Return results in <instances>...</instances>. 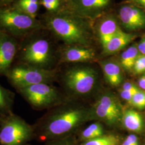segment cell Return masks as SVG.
I'll use <instances>...</instances> for the list:
<instances>
[{"mask_svg": "<svg viewBox=\"0 0 145 145\" xmlns=\"http://www.w3.org/2000/svg\"><path fill=\"white\" fill-rule=\"evenodd\" d=\"M103 134V129L102 125L99 123H95L90 125L85 129L82 134V138L84 140H91L99 137Z\"/></svg>", "mask_w": 145, "mask_h": 145, "instance_id": "ffe728a7", "label": "cell"}, {"mask_svg": "<svg viewBox=\"0 0 145 145\" xmlns=\"http://www.w3.org/2000/svg\"><path fill=\"white\" fill-rule=\"evenodd\" d=\"M95 53L93 49L84 46H74L66 48L62 53L64 62H86L93 60Z\"/></svg>", "mask_w": 145, "mask_h": 145, "instance_id": "4fadbf2b", "label": "cell"}, {"mask_svg": "<svg viewBox=\"0 0 145 145\" xmlns=\"http://www.w3.org/2000/svg\"><path fill=\"white\" fill-rule=\"evenodd\" d=\"M120 30L118 22L114 17L109 16L104 18L100 22L97 28L99 37L103 47Z\"/></svg>", "mask_w": 145, "mask_h": 145, "instance_id": "9a60e30c", "label": "cell"}, {"mask_svg": "<svg viewBox=\"0 0 145 145\" xmlns=\"http://www.w3.org/2000/svg\"><path fill=\"white\" fill-rule=\"evenodd\" d=\"M122 121L126 129L139 133L144 128V121L141 114L133 110H128L124 112Z\"/></svg>", "mask_w": 145, "mask_h": 145, "instance_id": "e0dca14e", "label": "cell"}, {"mask_svg": "<svg viewBox=\"0 0 145 145\" xmlns=\"http://www.w3.org/2000/svg\"><path fill=\"white\" fill-rule=\"evenodd\" d=\"M137 46L140 54L145 55V35L141 38Z\"/></svg>", "mask_w": 145, "mask_h": 145, "instance_id": "f546056e", "label": "cell"}, {"mask_svg": "<svg viewBox=\"0 0 145 145\" xmlns=\"http://www.w3.org/2000/svg\"><path fill=\"white\" fill-rule=\"evenodd\" d=\"M135 93H136L122 89L120 91V95L122 97V99H124L128 102H129L131 99L133 97V96L135 95Z\"/></svg>", "mask_w": 145, "mask_h": 145, "instance_id": "83f0119b", "label": "cell"}, {"mask_svg": "<svg viewBox=\"0 0 145 145\" xmlns=\"http://www.w3.org/2000/svg\"><path fill=\"white\" fill-rule=\"evenodd\" d=\"M1 0H0V3H1Z\"/></svg>", "mask_w": 145, "mask_h": 145, "instance_id": "836d02e7", "label": "cell"}, {"mask_svg": "<svg viewBox=\"0 0 145 145\" xmlns=\"http://www.w3.org/2000/svg\"><path fill=\"white\" fill-rule=\"evenodd\" d=\"M83 18L74 12H60L51 15L47 21L48 28L68 45L88 44L90 28Z\"/></svg>", "mask_w": 145, "mask_h": 145, "instance_id": "6da1fadb", "label": "cell"}, {"mask_svg": "<svg viewBox=\"0 0 145 145\" xmlns=\"http://www.w3.org/2000/svg\"><path fill=\"white\" fill-rule=\"evenodd\" d=\"M135 38V35L120 30L103 47L104 53L106 54H112L119 52L132 42Z\"/></svg>", "mask_w": 145, "mask_h": 145, "instance_id": "5bb4252c", "label": "cell"}, {"mask_svg": "<svg viewBox=\"0 0 145 145\" xmlns=\"http://www.w3.org/2000/svg\"><path fill=\"white\" fill-rule=\"evenodd\" d=\"M101 65L108 82L112 86H118L123 80V74L119 65L114 61H104Z\"/></svg>", "mask_w": 145, "mask_h": 145, "instance_id": "2e32d148", "label": "cell"}, {"mask_svg": "<svg viewBox=\"0 0 145 145\" xmlns=\"http://www.w3.org/2000/svg\"><path fill=\"white\" fill-rule=\"evenodd\" d=\"M133 70L136 74L145 72V55L139 54L135 62Z\"/></svg>", "mask_w": 145, "mask_h": 145, "instance_id": "d4e9b609", "label": "cell"}, {"mask_svg": "<svg viewBox=\"0 0 145 145\" xmlns=\"http://www.w3.org/2000/svg\"><path fill=\"white\" fill-rule=\"evenodd\" d=\"M0 26L12 35L19 36L38 30L42 25L36 18L13 8L0 9Z\"/></svg>", "mask_w": 145, "mask_h": 145, "instance_id": "3957f363", "label": "cell"}, {"mask_svg": "<svg viewBox=\"0 0 145 145\" xmlns=\"http://www.w3.org/2000/svg\"><path fill=\"white\" fill-rule=\"evenodd\" d=\"M11 82L17 89L40 83H48L55 78L56 72L47 68L26 65L17 66L7 74Z\"/></svg>", "mask_w": 145, "mask_h": 145, "instance_id": "277c9868", "label": "cell"}, {"mask_svg": "<svg viewBox=\"0 0 145 145\" xmlns=\"http://www.w3.org/2000/svg\"><path fill=\"white\" fill-rule=\"evenodd\" d=\"M33 130L30 125L17 116L5 119L0 129L1 145H23L32 137Z\"/></svg>", "mask_w": 145, "mask_h": 145, "instance_id": "5b68a950", "label": "cell"}, {"mask_svg": "<svg viewBox=\"0 0 145 145\" xmlns=\"http://www.w3.org/2000/svg\"><path fill=\"white\" fill-rule=\"evenodd\" d=\"M122 145H139L138 138L135 135H129L124 141Z\"/></svg>", "mask_w": 145, "mask_h": 145, "instance_id": "484cf974", "label": "cell"}, {"mask_svg": "<svg viewBox=\"0 0 145 145\" xmlns=\"http://www.w3.org/2000/svg\"><path fill=\"white\" fill-rule=\"evenodd\" d=\"M137 44H133L123 52L120 56V63L125 69H133L135 62L139 55Z\"/></svg>", "mask_w": 145, "mask_h": 145, "instance_id": "ac0fdd59", "label": "cell"}, {"mask_svg": "<svg viewBox=\"0 0 145 145\" xmlns=\"http://www.w3.org/2000/svg\"><path fill=\"white\" fill-rule=\"evenodd\" d=\"M87 112L82 109L72 108L59 111L51 116L45 126L47 137H56L74 130L87 117Z\"/></svg>", "mask_w": 145, "mask_h": 145, "instance_id": "7a4b0ae2", "label": "cell"}, {"mask_svg": "<svg viewBox=\"0 0 145 145\" xmlns=\"http://www.w3.org/2000/svg\"><path fill=\"white\" fill-rule=\"evenodd\" d=\"M18 90L32 106L37 108L50 106L59 99L57 90L48 83L37 84Z\"/></svg>", "mask_w": 145, "mask_h": 145, "instance_id": "52a82bcc", "label": "cell"}, {"mask_svg": "<svg viewBox=\"0 0 145 145\" xmlns=\"http://www.w3.org/2000/svg\"><path fill=\"white\" fill-rule=\"evenodd\" d=\"M51 57L50 43L45 39H37L30 42L22 53V60L24 65L42 68H46Z\"/></svg>", "mask_w": 145, "mask_h": 145, "instance_id": "ba28073f", "label": "cell"}, {"mask_svg": "<svg viewBox=\"0 0 145 145\" xmlns=\"http://www.w3.org/2000/svg\"><path fill=\"white\" fill-rule=\"evenodd\" d=\"M122 88H123L122 89L123 90H127V91L135 93H137L140 90V89L138 88L135 84L131 83V82H125L124 83Z\"/></svg>", "mask_w": 145, "mask_h": 145, "instance_id": "4316f807", "label": "cell"}, {"mask_svg": "<svg viewBox=\"0 0 145 145\" xmlns=\"http://www.w3.org/2000/svg\"><path fill=\"white\" fill-rule=\"evenodd\" d=\"M14 1H15V0H1V3L3 4V5H7Z\"/></svg>", "mask_w": 145, "mask_h": 145, "instance_id": "1f68e13d", "label": "cell"}, {"mask_svg": "<svg viewBox=\"0 0 145 145\" xmlns=\"http://www.w3.org/2000/svg\"><path fill=\"white\" fill-rule=\"evenodd\" d=\"M54 145H71L70 144H69L67 142H59L57 144Z\"/></svg>", "mask_w": 145, "mask_h": 145, "instance_id": "d6a6232c", "label": "cell"}, {"mask_svg": "<svg viewBox=\"0 0 145 145\" xmlns=\"http://www.w3.org/2000/svg\"><path fill=\"white\" fill-rule=\"evenodd\" d=\"M119 139L114 135H102L91 140H88L83 145H117Z\"/></svg>", "mask_w": 145, "mask_h": 145, "instance_id": "44dd1931", "label": "cell"}, {"mask_svg": "<svg viewBox=\"0 0 145 145\" xmlns=\"http://www.w3.org/2000/svg\"><path fill=\"white\" fill-rule=\"evenodd\" d=\"M73 12L83 18L95 19L103 15L111 0H69Z\"/></svg>", "mask_w": 145, "mask_h": 145, "instance_id": "30bf717a", "label": "cell"}, {"mask_svg": "<svg viewBox=\"0 0 145 145\" xmlns=\"http://www.w3.org/2000/svg\"><path fill=\"white\" fill-rule=\"evenodd\" d=\"M40 4L47 10L56 12L61 5V0H40Z\"/></svg>", "mask_w": 145, "mask_h": 145, "instance_id": "cb8c5ba5", "label": "cell"}, {"mask_svg": "<svg viewBox=\"0 0 145 145\" xmlns=\"http://www.w3.org/2000/svg\"><path fill=\"white\" fill-rule=\"evenodd\" d=\"M131 105L137 109L145 108V91L140 90L133 96L129 102Z\"/></svg>", "mask_w": 145, "mask_h": 145, "instance_id": "7402d4cb", "label": "cell"}, {"mask_svg": "<svg viewBox=\"0 0 145 145\" xmlns=\"http://www.w3.org/2000/svg\"><path fill=\"white\" fill-rule=\"evenodd\" d=\"M97 73L89 67L74 68L65 75V83L75 93L86 94L91 91L97 81Z\"/></svg>", "mask_w": 145, "mask_h": 145, "instance_id": "8992f818", "label": "cell"}, {"mask_svg": "<svg viewBox=\"0 0 145 145\" xmlns=\"http://www.w3.org/2000/svg\"><path fill=\"white\" fill-rule=\"evenodd\" d=\"M138 83L141 89L145 90V72H144V74L140 77L138 81Z\"/></svg>", "mask_w": 145, "mask_h": 145, "instance_id": "4dcf8cb0", "label": "cell"}, {"mask_svg": "<svg viewBox=\"0 0 145 145\" xmlns=\"http://www.w3.org/2000/svg\"><path fill=\"white\" fill-rule=\"evenodd\" d=\"M118 17L122 26L128 31L145 28V12L136 5L125 4L119 9Z\"/></svg>", "mask_w": 145, "mask_h": 145, "instance_id": "8fae6325", "label": "cell"}, {"mask_svg": "<svg viewBox=\"0 0 145 145\" xmlns=\"http://www.w3.org/2000/svg\"><path fill=\"white\" fill-rule=\"evenodd\" d=\"M40 5V0H18L14 8L36 18Z\"/></svg>", "mask_w": 145, "mask_h": 145, "instance_id": "d6986e66", "label": "cell"}, {"mask_svg": "<svg viewBox=\"0 0 145 145\" xmlns=\"http://www.w3.org/2000/svg\"><path fill=\"white\" fill-rule=\"evenodd\" d=\"M124 4H130L140 6L145 8V0H126L124 2Z\"/></svg>", "mask_w": 145, "mask_h": 145, "instance_id": "f1b7e54d", "label": "cell"}, {"mask_svg": "<svg viewBox=\"0 0 145 145\" xmlns=\"http://www.w3.org/2000/svg\"><path fill=\"white\" fill-rule=\"evenodd\" d=\"M123 111L119 100L114 95H104L93 107L95 116L110 125L118 123L123 115Z\"/></svg>", "mask_w": 145, "mask_h": 145, "instance_id": "9c48e42d", "label": "cell"}, {"mask_svg": "<svg viewBox=\"0 0 145 145\" xmlns=\"http://www.w3.org/2000/svg\"><path fill=\"white\" fill-rule=\"evenodd\" d=\"M10 102V100L7 91L0 86V113L9 108Z\"/></svg>", "mask_w": 145, "mask_h": 145, "instance_id": "603a6c76", "label": "cell"}, {"mask_svg": "<svg viewBox=\"0 0 145 145\" xmlns=\"http://www.w3.org/2000/svg\"><path fill=\"white\" fill-rule=\"evenodd\" d=\"M17 46L15 40L0 30V75L7 74L15 57Z\"/></svg>", "mask_w": 145, "mask_h": 145, "instance_id": "7c38bea8", "label": "cell"}]
</instances>
